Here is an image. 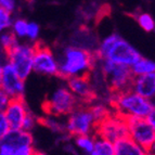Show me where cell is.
Wrapping results in <instances>:
<instances>
[{
  "label": "cell",
  "instance_id": "4",
  "mask_svg": "<svg viewBox=\"0 0 155 155\" xmlns=\"http://www.w3.org/2000/svg\"><path fill=\"white\" fill-rule=\"evenodd\" d=\"M100 61V70L107 90L111 94L122 93L131 90V84L134 75L131 68L126 65L112 62L110 60L102 59Z\"/></svg>",
  "mask_w": 155,
  "mask_h": 155
},
{
  "label": "cell",
  "instance_id": "14",
  "mask_svg": "<svg viewBox=\"0 0 155 155\" xmlns=\"http://www.w3.org/2000/svg\"><path fill=\"white\" fill-rule=\"evenodd\" d=\"M131 90L145 99H153L155 97V73L134 76L131 84Z\"/></svg>",
  "mask_w": 155,
  "mask_h": 155
},
{
  "label": "cell",
  "instance_id": "8",
  "mask_svg": "<svg viewBox=\"0 0 155 155\" xmlns=\"http://www.w3.org/2000/svg\"><path fill=\"white\" fill-rule=\"evenodd\" d=\"M34 46L35 52L33 60V72L45 76L59 77V65L53 51L42 42H34Z\"/></svg>",
  "mask_w": 155,
  "mask_h": 155
},
{
  "label": "cell",
  "instance_id": "36",
  "mask_svg": "<svg viewBox=\"0 0 155 155\" xmlns=\"http://www.w3.org/2000/svg\"><path fill=\"white\" fill-rule=\"evenodd\" d=\"M1 55H5V52H2L1 50H0V62H1V63H5V62H2V61H1Z\"/></svg>",
  "mask_w": 155,
  "mask_h": 155
},
{
  "label": "cell",
  "instance_id": "9",
  "mask_svg": "<svg viewBox=\"0 0 155 155\" xmlns=\"http://www.w3.org/2000/svg\"><path fill=\"white\" fill-rule=\"evenodd\" d=\"M124 119L128 128L129 137L149 152L155 140V130L147 122V119L144 117L134 116H126Z\"/></svg>",
  "mask_w": 155,
  "mask_h": 155
},
{
  "label": "cell",
  "instance_id": "39",
  "mask_svg": "<svg viewBox=\"0 0 155 155\" xmlns=\"http://www.w3.org/2000/svg\"><path fill=\"white\" fill-rule=\"evenodd\" d=\"M154 31H155V29H154Z\"/></svg>",
  "mask_w": 155,
  "mask_h": 155
},
{
  "label": "cell",
  "instance_id": "24",
  "mask_svg": "<svg viewBox=\"0 0 155 155\" xmlns=\"http://www.w3.org/2000/svg\"><path fill=\"white\" fill-rule=\"evenodd\" d=\"M12 22V13L5 11L2 8H0V34L5 31H9L11 28Z\"/></svg>",
  "mask_w": 155,
  "mask_h": 155
},
{
  "label": "cell",
  "instance_id": "28",
  "mask_svg": "<svg viewBox=\"0 0 155 155\" xmlns=\"http://www.w3.org/2000/svg\"><path fill=\"white\" fill-rule=\"evenodd\" d=\"M18 7V0H0V8L5 9L10 13H13Z\"/></svg>",
  "mask_w": 155,
  "mask_h": 155
},
{
  "label": "cell",
  "instance_id": "33",
  "mask_svg": "<svg viewBox=\"0 0 155 155\" xmlns=\"http://www.w3.org/2000/svg\"><path fill=\"white\" fill-rule=\"evenodd\" d=\"M149 154H150V155L155 154V140H154V142L152 143V145H151L150 151H149Z\"/></svg>",
  "mask_w": 155,
  "mask_h": 155
},
{
  "label": "cell",
  "instance_id": "23",
  "mask_svg": "<svg viewBox=\"0 0 155 155\" xmlns=\"http://www.w3.org/2000/svg\"><path fill=\"white\" fill-rule=\"evenodd\" d=\"M136 18H137L138 24L143 31L150 33V31H153L155 29V21L153 20L152 15L149 13L141 12L136 16Z\"/></svg>",
  "mask_w": 155,
  "mask_h": 155
},
{
  "label": "cell",
  "instance_id": "35",
  "mask_svg": "<svg viewBox=\"0 0 155 155\" xmlns=\"http://www.w3.org/2000/svg\"><path fill=\"white\" fill-rule=\"evenodd\" d=\"M33 155H46L45 153H42V152H40V151H34V153H33Z\"/></svg>",
  "mask_w": 155,
  "mask_h": 155
},
{
  "label": "cell",
  "instance_id": "38",
  "mask_svg": "<svg viewBox=\"0 0 155 155\" xmlns=\"http://www.w3.org/2000/svg\"><path fill=\"white\" fill-rule=\"evenodd\" d=\"M90 155H96V154H93V153H91V154Z\"/></svg>",
  "mask_w": 155,
  "mask_h": 155
},
{
  "label": "cell",
  "instance_id": "13",
  "mask_svg": "<svg viewBox=\"0 0 155 155\" xmlns=\"http://www.w3.org/2000/svg\"><path fill=\"white\" fill-rule=\"evenodd\" d=\"M3 113H5V118L8 120L11 129L20 130L22 129L24 119L27 116L29 111L24 101V98H13L11 99L10 103L8 104Z\"/></svg>",
  "mask_w": 155,
  "mask_h": 155
},
{
  "label": "cell",
  "instance_id": "17",
  "mask_svg": "<svg viewBox=\"0 0 155 155\" xmlns=\"http://www.w3.org/2000/svg\"><path fill=\"white\" fill-rule=\"evenodd\" d=\"M130 68H131V72L134 76L155 73V62L152 61V60L145 59V58L141 57Z\"/></svg>",
  "mask_w": 155,
  "mask_h": 155
},
{
  "label": "cell",
  "instance_id": "27",
  "mask_svg": "<svg viewBox=\"0 0 155 155\" xmlns=\"http://www.w3.org/2000/svg\"><path fill=\"white\" fill-rule=\"evenodd\" d=\"M36 123H37V120H36V118H35V116L29 112V113L27 114V116L25 117V119H24L23 125H22V130L31 132V130L34 129V127H35Z\"/></svg>",
  "mask_w": 155,
  "mask_h": 155
},
{
  "label": "cell",
  "instance_id": "31",
  "mask_svg": "<svg viewBox=\"0 0 155 155\" xmlns=\"http://www.w3.org/2000/svg\"><path fill=\"white\" fill-rule=\"evenodd\" d=\"M11 99L12 98L9 96L8 93L5 92L2 89H0V112H3L7 109V106L10 103Z\"/></svg>",
  "mask_w": 155,
  "mask_h": 155
},
{
  "label": "cell",
  "instance_id": "15",
  "mask_svg": "<svg viewBox=\"0 0 155 155\" xmlns=\"http://www.w3.org/2000/svg\"><path fill=\"white\" fill-rule=\"evenodd\" d=\"M115 145V155H150L140 144L131 139L129 136L117 140Z\"/></svg>",
  "mask_w": 155,
  "mask_h": 155
},
{
  "label": "cell",
  "instance_id": "32",
  "mask_svg": "<svg viewBox=\"0 0 155 155\" xmlns=\"http://www.w3.org/2000/svg\"><path fill=\"white\" fill-rule=\"evenodd\" d=\"M145 118L147 119V122L150 123V125L152 126V128L155 130V106H154V109L151 111V113L149 114Z\"/></svg>",
  "mask_w": 155,
  "mask_h": 155
},
{
  "label": "cell",
  "instance_id": "7",
  "mask_svg": "<svg viewBox=\"0 0 155 155\" xmlns=\"http://www.w3.org/2000/svg\"><path fill=\"white\" fill-rule=\"evenodd\" d=\"M94 134L99 138L112 141L115 143L117 140L129 136L128 128L124 117L119 116L114 112H112L109 116H106L102 120L94 125Z\"/></svg>",
  "mask_w": 155,
  "mask_h": 155
},
{
  "label": "cell",
  "instance_id": "10",
  "mask_svg": "<svg viewBox=\"0 0 155 155\" xmlns=\"http://www.w3.org/2000/svg\"><path fill=\"white\" fill-rule=\"evenodd\" d=\"M94 128V118L88 105H81L76 107L68 115L65 124V130L71 136L78 137L84 134H90Z\"/></svg>",
  "mask_w": 155,
  "mask_h": 155
},
{
  "label": "cell",
  "instance_id": "19",
  "mask_svg": "<svg viewBox=\"0 0 155 155\" xmlns=\"http://www.w3.org/2000/svg\"><path fill=\"white\" fill-rule=\"evenodd\" d=\"M18 39L14 36V34L9 29L0 34V50L2 52H8L18 44Z\"/></svg>",
  "mask_w": 155,
  "mask_h": 155
},
{
  "label": "cell",
  "instance_id": "40",
  "mask_svg": "<svg viewBox=\"0 0 155 155\" xmlns=\"http://www.w3.org/2000/svg\"><path fill=\"white\" fill-rule=\"evenodd\" d=\"M153 155H155V154H153Z\"/></svg>",
  "mask_w": 155,
  "mask_h": 155
},
{
  "label": "cell",
  "instance_id": "11",
  "mask_svg": "<svg viewBox=\"0 0 155 155\" xmlns=\"http://www.w3.org/2000/svg\"><path fill=\"white\" fill-rule=\"evenodd\" d=\"M11 98H24L25 93V80L16 74L12 65L5 61L2 64L1 75V88Z\"/></svg>",
  "mask_w": 155,
  "mask_h": 155
},
{
  "label": "cell",
  "instance_id": "25",
  "mask_svg": "<svg viewBox=\"0 0 155 155\" xmlns=\"http://www.w3.org/2000/svg\"><path fill=\"white\" fill-rule=\"evenodd\" d=\"M40 33V26L36 22H28L27 24V34L26 38H28L31 42H36Z\"/></svg>",
  "mask_w": 155,
  "mask_h": 155
},
{
  "label": "cell",
  "instance_id": "37",
  "mask_svg": "<svg viewBox=\"0 0 155 155\" xmlns=\"http://www.w3.org/2000/svg\"><path fill=\"white\" fill-rule=\"evenodd\" d=\"M25 1H33V0H25Z\"/></svg>",
  "mask_w": 155,
  "mask_h": 155
},
{
  "label": "cell",
  "instance_id": "22",
  "mask_svg": "<svg viewBox=\"0 0 155 155\" xmlns=\"http://www.w3.org/2000/svg\"><path fill=\"white\" fill-rule=\"evenodd\" d=\"M94 141L96 139L91 137L90 134H84V136H78L75 137V143L79 149L85 151L86 153L91 154L93 152V147H94Z\"/></svg>",
  "mask_w": 155,
  "mask_h": 155
},
{
  "label": "cell",
  "instance_id": "29",
  "mask_svg": "<svg viewBox=\"0 0 155 155\" xmlns=\"http://www.w3.org/2000/svg\"><path fill=\"white\" fill-rule=\"evenodd\" d=\"M34 151V145H22V147H15L13 150L12 155H33Z\"/></svg>",
  "mask_w": 155,
  "mask_h": 155
},
{
  "label": "cell",
  "instance_id": "26",
  "mask_svg": "<svg viewBox=\"0 0 155 155\" xmlns=\"http://www.w3.org/2000/svg\"><path fill=\"white\" fill-rule=\"evenodd\" d=\"M11 130L10 125H9L8 120L5 118V115L3 112H0V141H2L5 138V136L9 134Z\"/></svg>",
  "mask_w": 155,
  "mask_h": 155
},
{
  "label": "cell",
  "instance_id": "12",
  "mask_svg": "<svg viewBox=\"0 0 155 155\" xmlns=\"http://www.w3.org/2000/svg\"><path fill=\"white\" fill-rule=\"evenodd\" d=\"M67 88L72 91L81 105L92 103L97 99V93L91 84L90 76H76L68 78Z\"/></svg>",
  "mask_w": 155,
  "mask_h": 155
},
{
  "label": "cell",
  "instance_id": "20",
  "mask_svg": "<svg viewBox=\"0 0 155 155\" xmlns=\"http://www.w3.org/2000/svg\"><path fill=\"white\" fill-rule=\"evenodd\" d=\"M27 24L28 22L24 20V18H14L11 25V31L14 34V36L18 39L26 38V34H27Z\"/></svg>",
  "mask_w": 155,
  "mask_h": 155
},
{
  "label": "cell",
  "instance_id": "21",
  "mask_svg": "<svg viewBox=\"0 0 155 155\" xmlns=\"http://www.w3.org/2000/svg\"><path fill=\"white\" fill-rule=\"evenodd\" d=\"M89 109H90L91 114H92L93 118H94V125L98 122H100V120H102L103 118H105L106 116H109L110 114L113 112L105 104L102 103L92 104V105L89 106Z\"/></svg>",
  "mask_w": 155,
  "mask_h": 155
},
{
  "label": "cell",
  "instance_id": "3",
  "mask_svg": "<svg viewBox=\"0 0 155 155\" xmlns=\"http://www.w3.org/2000/svg\"><path fill=\"white\" fill-rule=\"evenodd\" d=\"M110 107L114 113L122 117L134 116L145 118L154 109V105L151 100L143 98L132 90H128L111 94Z\"/></svg>",
  "mask_w": 155,
  "mask_h": 155
},
{
  "label": "cell",
  "instance_id": "6",
  "mask_svg": "<svg viewBox=\"0 0 155 155\" xmlns=\"http://www.w3.org/2000/svg\"><path fill=\"white\" fill-rule=\"evenodd\" d=\"M35 46L27 42H18L12 49L5 52V61L15 70L16 74L23 80L27 79L33 73V60Z\"/></svg>",
  "mask_w": 155,
  "mask_h": 155
},
{
  "label": "cell",
  "instance_id": "30",
  "mask_svg": "<svg viewBox=\"0 0 155 155\" xmlns=\"http://www.w3.org/2000/svg\"><path fill=\"white\" fill-rule=\"evenodd\" d=\"M42 122H44V125L50 127V128H51L52 130H54V131H63L65 128L63 125H61L59 122H57V120H53L52 118L44 119Z\"/></svg>",
  "mask_w": 155,
  "mask_h": 155
},
{
  "label": "cell",
  "instance_id": "34",
  "mask_svg": "<svg viewBox=\"0 0 155 155\" xmlns=\"http://www.w3.org/2000/svg\"><path fill=\"white\" fill-rule=\"evenodd\" d=\"M2 64H3V63L0 62V88H1V75H2Z\"/></svg>",
  "mask_w": 155,
  "mask_h": 155
},
{
  "label": "cell",
  "instance_id": "2",
  "mask_svg": "<svg viewBox=\"0 0 155 155\" xmlns=\"http://www.w3.org/2000/svg\"><path fill=\"white\" fill-rule=\"evenodd\" d=\"M96 54L99 60L106 59L129 67L141 58L139 51L117 34H112L105 37L98 46Z\"/></svg>",
  "mask_w": 155,
  "mask_h": 155
},
{
  "label": "cell",
  "instance_id": "5",
  "mask_svg": "<svg viewBox=\"0 0 155 155\" xmlns=\"http://www.w3.org/2000/svg\"><path fill=\"white\" fill-rule=\"evenodd\" d=\"M78 103L79 101L67 87H59L45 101L42 109L49 115L65 116L78 107L80 105Z\"/></svg>",
  "mask_w": 155,
  "mask_h": 155
},
{
  "label": "cell",
  "instance_id": "1",
  "mask_svg": "<svg viewBox=\"0 0 155 155\" xmlns=\"http://www.w3.org/2000/svg\"><path fill=\"white\" fill-rule=\"evenodd\" d=\"M59 65V77L68 79L76 76H90L96 66V52L76 46L63 48L57 58Z\"/></svg>",
  "mask_w": 155,
  "mask_h": 155
},
{
  "label": "cell",
  "instance_id": "16",
  "mask_svg": "<svg viewBox=\"0 0 155 155\" xmlns=\"http://www.w3.org/2000/svg\"><path fill=\"white\" fill-rule=\"evenodd\" d=\"M2 141L5 143H8L9 145H11L13 149L22 147V145H34V138L31 136V134L29 131H25V130H22V129L20 130L11 129Z\"/></svg>",
  "mask_w": 155,
  "mask_h": 155
},
{
  "label": "cell",
  "instance_id": "18",
  "mask_svg": "<svg viewBox=\"0 0 155 155\" xmlns=\"http://www.w3.org/2000/svg\"><path fill=\"white\" fill-rule=\"evenodd\" d=\"M92 153L96 155H115V145L112 141L97 137Z\"/></svg>",
  "mask_w": 155,
  "mask_h": 155
}]
</instances>
